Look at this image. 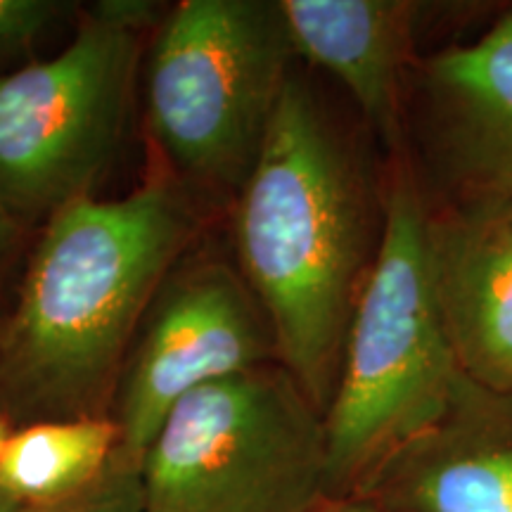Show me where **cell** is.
I'll list each match as a JSON object with an SVG mask.
<instances>
[{
  "label": "cell",
  "instance_id": "cell-16",
  "mask_svg": "<svg viewBox=\"0 0 512 512\" xmlns=\"http://www.w3.org/2000/svg\"><path fill=\"white\" fill-rule=\"evenodd\" d=\"M22 238V226L12 219V216L0 207V271L8 266V261L15 256Z\"/></svg>",
  "mask_w": 512,
  "mask_h": 512
},
{
  "label": "cell",
  "instance_id": "cell-17",
  "mask_svg": "<svg viewBox=\"0 0 512 512\" xmlns=\"http://www.w3.org/2000/svg\"><path fill=\"white\" fill-rule=\"evenodd\" d=\"M0 512H29L27 508H24L22 503H17V501H12L10 496H5V494H0Z\"/></svg>",
  "mask_w": 512,
  "mask_h": 512
},
{
  "label": "cell",
  "instance_id": "cell-14",
  "mask_svg": "<svg viewBox=\"0 0 512 512\" xmlns=\"http://www.w3.org/2000/svg\"><path fill=\"white\" fill-rule=\"evenodd\" d=\"M36 512H145L140 470L112 460L110 470L79 496Z\"/></svg>",
  "mask_w": 512,
  "mask_h": 512
},
{
  "label": "cell",
  "instance_id": "cell-5",
  "mask_svg": "<svg viewBox=\"0 0 512 512\" xmlns=\"http://www.w3.org/2000/svg\"><path fill=\"white\" fill-rule=\"evenodd\" d=\"M145 512H311L328 498L325 415L280 366L181 399L143 465Z\"/></svg>",
  "mask_w": 512,
  "mask_h": 512
},
{
  "label": "cell",
  "instance_id": "cell-1",
  "mask_svg": "<svg viewBox=\"0 0 512 512\" xmlns=\"http://www.w3.org/2000/svg\"><path fill=\"white\" fill-rule=\"evenodd\" d=\"M195 235L183 185L83 197L50 216L0 328V399L22 418L102 415L147 309Z\"/></svg>",
  "mask_w": 512,
  "mask_h": 512
},
{
  "label": "cell",
  "instance_id": "cell-3",
  "mask_svg": "<svg viewBox=\"0 0 512 512\" xmlns=\"http://www.w3.org/2000/svg\"><path fill=\"white\" fill-rule=\"evenodd\" d=\"M394 157L373 264L325 413L332 498L361 496L387 460L446 413L463 380L434 294L430 207L403 150Z\"/></svg>",
  "mask_w": 512,
  "mask_h": 512
},
{
  "label": "cell",
  "instance_id": "cell-13",
  "mask_svg": "<svg viewBox=\"0 0 512 512\" xmlns=\"http://www.w3.org/2000/svg\"><path fill=\"white\" fill-rule=\"evenodd\" d=\"M72 8L62 0H0V76L22 67L19 62Z\"/></svg>",
  "mask_w": 512,
  "mask_h": 512
},
{
  "label": "cell",
  "instance_id": "cell-11",
  "mask_svg": "<svg viewBox=\"0 0 512 512\" xmlns=\"http://www.w3.org/2000/svg\"><path fill=\"white\" fill-rule=\"evenodd\" d=\"M294 55L347 88L389 150H403V74L427 17L444 5L415 0H280Z\"/></svg>",
  "mask_w": 512,
  "mask_h": 512
},
{
  "label": "cell",
  "instance_id": "cell-6",
  "mask_svg": "<svg viewBox=\"0 0 512 512\" xmlns=\"http://www.w3.org/2000/svg\"><path fill=\"white\" fill-rule=\"evenodd\" d=\"M150 0H102L48 60L0 76V207L48 221L91 197L126 131Z\"/></svg>",
  "mask_w": 512,
  "mask_h": 512
},
{
  "label": "cell",
  "instance_id": "cell-2",
  "mask_svg": "<svg viewBox=\"0 0 512 512\" xmlns=\"http://www.w3.org/2000/svg\"><path fill=\"white\" fill-rule=\"evenodd\" d=\"M368 238L354 157L292 69L259 159L233 200V242L238 271L271 323L278 363L323 415L373 264Z\"/></svg>",
  "mask_w": 512,
  "mask_h": 512
},
{
  "label": "cell",
  "instance_id": "cell-4",
  "mask_svg": "<svg viewBox=\"0 0 512 512\" xmlns=\"http://www.w3.org/2000/svg\"><path fill=\"white\" fill-rule=\"evenodd\" d=\"M294 57L280 0H183L164 17L145 105L178 185L238 197Z\"/></svg>",
  "mask_w": 512,
  "mask_h": 512
},
{
  "label": "cell",
  "instance_id": "cell-9",
  "mask_svg": "<svg viewBox=\"0 0 512 512\" xmlns=\"http://www.w3.org/2000/svg\"><path fill=\"white\" fill-rule=\"evenodd\" d=\"M361 496L394 512H512V392L463 375L446 413Z\"/></svg>",
  "mask_w": 512,
  "mask_h": 512
},
{
  "label": "cell",
  "instance_id": "cell-7",
  "mask_svg": "<svg viewBox=\"0 0 512 512\" xmlns=\"http://www.w3.org/2000/svg\"><path fill=\"white\" fill-rule=\"evenodd\" d=\"M278 363L271 323L240 271L221 259L178 261L147 309L121 370L114 460L140 470L185 396Z\"/></svg>",
  "mask_w": 512,
  "mask_h": 512
},
{
  "label": "cell",
  "instance_id": "cell-8",
  "mask_svg": "<svg viewBox=\"0 0 512 512\" xmlns=\"http://www.w3.org/2000/svg\"><path fill=\"white\" fill-rule=\"evenodd\" d=\"M427 147L456 202L512 204V10L420 64Z\"/></svg>",
  "mask_w": 512,
  "mask_h": 512
},
{
  "label": "cell",
  "instance_id": "cell-10",
  "mask_svg": "<svg viewBox=\"0 0 512 512\" xmlns=\"http://www.w3.org/2000/svg\"><path fill=\"white\" fill-rule=\"evenodd\" d=\"M427 247L460 370L482 387L512 392V204L430 209Z\"/></svg>",
  "mask_w": 512,
  "mask_h": 512
},
{
  "label": "cell",
  "instance_id": "cell-15",
  "mask_svg": "<svg viewBox=\"0 0 512 512\" xmlns=\"http://www.w3.org/2000/svg\"><path fill=\"white\" fill-rule=\"evenodd\" d=\"M311 512H394V510H387L384 505L370 501L366 496H344V498L328 496Z\"/></svg>",
  "mask_w": 512,
  "mask_h": 512
},
{
  "label": "cell",
  "instance_id": "cell-12",
  "mask_svg": "<svg viewBox=\"0 0 512 512\" xmlns=\"http://www.w3.org/2000/svg\"><path fill=\"white\" fill-rule=\"evenodd\" d=\"M117 446L119 427L105 415L29 422L0 451V494L38 510L69 501L110 470Z\"/></svg>",
  "mask_w": 512,
  "mask_h": 512
},
{
  "label": "cell",
  "instance_id": "cell-18",
  "mask_svg": "<svg viewBox=\"0 0 512 512\" xmlns=\"http://www.w3.org/2000/svg\"><path fill=\"white\" fill-rule=\"evenodd\" d=\"M8 430H5V425H3V420H0V451H3V446H5V441H8Z\"/></svg>",
  "mask_w": 512,
  "mask_h": 512
}]
</instances>
